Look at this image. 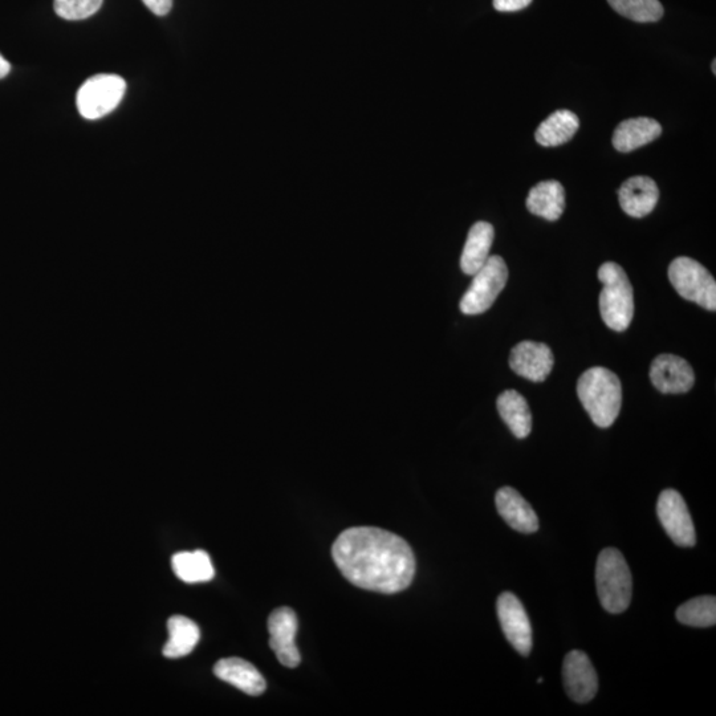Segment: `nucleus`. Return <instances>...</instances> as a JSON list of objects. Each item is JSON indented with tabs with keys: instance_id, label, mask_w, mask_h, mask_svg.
I'll return each mask as SVG.
<instances>
[{
	"instance_id": "13",
	"label": "nucleus",
	"mask_w": 716,
	"mask_h": 716,
	"mask_svg": "<svg viewBox=\"0 0 716 716\" xmlns=\"http://www.w3.org/2000/svg\"><path fill=\"white\" fill-rule=\"evenodd\" d=\"M510 366L520 377L543 382L552 372L553 353L547 344L523 341L511 351Z\"/></svg>"
},
{
	"instance_id": "16",
	"label": "nucleus",
	"mask_w": 716,
	"mask_h": 716,
	"mask_svg": "<svg viewBox=\"0 0 716 716\" xmlns=\"http://www.w3.org/2000/svg\"><path fill=\"white\" fill-rule=\"evenodd\" d=\"M214 674L221 681L230 683L231 686L252 697H258L266 691V679L252 663L242 658L221 659L214 666Z\"/></svg>"
},
{
	"instance_id": "24",
	"label": "nucleus",
	"mask_w": 716,
	"mask_h": 716,
	"mask_svg": "<svg viewBox=\"0 0 716 716\" xmlns=\"http://www.w3.org/2000/svg\"><path fill=\"white\" fill-rule=\"evenodd\" d=\"M675 617L683 625L710 628L716 624V598L714 596L693 598L679 606Z\"/></svg>"
},
{
	"instance_id": "3",
	"label": "nucleus",
	"mask_w": 716,
	"mask_h": 716,
	"mask_svg": "<svg viewBox=\"0 0 716 716\" xmlns=\"http://www.w3.org/2000/svg\"><path fill=\"white\" fill-rule=\"evenodd\" d=\"M598 280L602 283V320L613 331H626L634 316V292L628 275L617 263L606 262L598 270Z\"/></svg>"
},
{
	"instance_id": "18",
	"label": "nucleus",
	"mask_w": 716,
	"mask_h": 716,
	"mask_svg": "<svg viewBox=\"0 0 716 716\" xmlns=\"http://www.w3.org/2000/svg\"><path fill=\"white\" fill-rule=\"evenodd\" d=\"M494 238L495 230L491 223L478 222L471 227L461 256V268L466 275L474 276L487 262Z\"/></svg>"
},
{
	"instance_id": "25",
	"label": "nucleus",
	"mask_w": 716,
	"mask_h": 716,
	"mask_svg": "<svg viewBox=\"0 0 716 716\" xmlns=\"http://www.w3.org/2000/svg\"><path fill=\"white\" fill-rule=\"evenodd\" d=\"M613 10L637 23H654L662 19L663 7L659 0H608Z\"/></svg>"
},
{
	"instance_id": "2",
	"label": "nucleus",
	"mask_w": 716,
	"mask_h": 716,
	"mask_svg": "<svg viewBox=\"0 0 716 716\" xmlns=\"http://www.w3.org/2000/svg\"><path fill=\"white\" fill-rule=\"evenodd\" d=\"M577 394L596 426L606 429L616 422L621 412L622 386L612 370L601 366L588 369L577 382Z\"/></svg>"
},
{
	"instance_id": "5",
	"label": "nucleus",
	"mask_w": 716,
	"mask_h": 716,
	"mask_svg": "<svg viewBox=\"0 0 716 716\" xmlns=\"http://www.w3.org/2000/svg\"><path fill=\"white\" fill-rule=\"evenodd\" d=\"M669 279L683 299L701 305L707 311L716 309V283L714 276L697 260L677 258L669 267Z\"/></svg>"
},
{
	"instance_id": "7",
	"label": "nucleus",
	"mask_w": 716,
	"mask_h": 716,
	"mask_svg": "<svg viewBox=\"0 0 716 716\" xmlns=\"http://www.w3.org/2000/svg\"><path fill=\"white\" fill-rule=\"evenodd\" d=\"M126 91L125 80L117 75H96L77 92V109L87 120H99L119 107Z\"/></svg>"
},
{
	"instance_id": "19",
	"label": "nucleus",
	"mask_w": 716,
	"mask_h": 716,
	"mask_svg": "<svg viewBox=\"0 0 716 716\" xmlns=\"http://www.w3.org/2000/svg\"><path fill=\"white\" fill-rule=\"evenodd\" d=\"M527 209L547 221H557L565 209V190L557 181H544L532 187L527 198Z\"/></svg>"
},
{
	"instance_id": "27",
	"label": "nucleus",
	"mask_w": 716,
	"mask_h": 716,
	"mask_svg": "<svg viewBox=\"0 0 716 716\" xmlns=\"http://www.w3.org/2000/svg\"><path fill=\"white\" fill-rule=\"evenodd\" d=\"M532 0H494V7L499 12H516L530 6Z\"/></svg>"
},
{
	"instance_id": "4",
	"label": "nucleus",
	"mask_w": 716,
	"mask_h": 716,
	"mask_svg": "<svg viewBox=\"0 0 716 716\" xmlns=\"http://www.w3.org/2000/svg\"><path fill=\"white\" fill-rule=\"evenodd\" d=\"M596 585L602 608L620 614L629 608L633 579L624 555L616 548H606L597 559Z\"/></svg>"
},
{
	"instance_id": "1",
	"label": "nucleus",
	"mask_w": 716,
	"mask_h": 716,
	"mask_svg": "<svg viewBox=\"0 0 716 716\" xmlns=\"http://www.w3.org/2000/svg\"><path fill=\"white\" fill-rule=\"evenodd\" d=\"M336 567L355 587L393 595L410 587L416 556L402 537L374 527L345 530L332 547Z\"/></svg>"
},
{
	"instance_id": "17",
	"label": "nucleus",
	"mask_w": 716,
	"mask_h": 716,
	"mask_svg": "<svg viewBox=\"0 0 716 716\" xmlns=\"http://www.w3.org/2000/svg\"><path fill=\"white\" fill-rule=\"evenodd\" d=\"M661 133V124L649 117L625 120L614 130L613 146L618 152L630 153L657 140Z\"/></svg>"
},
{
	"instance_id": "6",
	"label": "nucleus",
	"mask_w": 716,
	"mask_h": 716,
	"mask_svg": "<svg viewBox=\"0 0 716 716\" xmlns=\"http://www.w3.org/2000/svg\"><path fill=\"white\" fill-rule=\"evenodd\" d=\"M507 280L508 268L504 259L498 255L488 256L487 262L474 275L473 283L463 295L459 304L462 313L474 316L488 311L506 287Z\"/></svg>"
},
{
	"instance_id": "15",
	"label": "nucleus",
	"mask_w": 716,
	"mask_h": 716,
	"mask_svg": "<svg viewBox=\"0 0 716 716\" xmlns=\"http://www.w3.org/2000/svg\"><path fill=\"white\" fill-rule=\"evenodd\" d=\"M658 199L657 183L650 177L629 178L618 190L621 209L632 218H644L652 213L656 209Z\"/></svg>"
},
{
	"instance_id": "9",
	"label": "nucleus",
	"mask_w": 716,
	"mask_h": 716,
	"mask_svg": "<svg viewBox=\"0 0 716 716\" xmlns=\"http://www.w3.org/2000/svg\"><path fill=\"white\" fill-rule=\"evenodd\" d=\"M498 618L504 636L512 648L524 657L532 650V626L522 601L511 592H504L496 602Z\"/></svg>"
},
{
	"instance_id": "21",
	"label": "nucleus",
	"mask_w": 716,
	"mask_h": 716,
	"mask_svg": "<svg viewBox=\"0 0 716 716\" xmlns=\"http://www.w3.org/2000/svg\"><path fill=\"white\" fill-rule=\"evenodd\" d=\"M580 128L579 117L571 111H557L539 125L535 133L537 144L553 148L567 144Z\"/></svg>"
},
{
	"instance_id": "10",
	"label": "nucleus",
	"mask_w": 716,
	"mask_h": 716,
	"mask_svg": "<svg viewBox=\"0 0 716 716\" xmlns=\"http://www.w3.org/2000/svg\"><path fill=\"white\" fill-rule=\"evenodd\" d=\"M298 625V616L294 610L287 606L274 610L268 618L270 648L278 657L279 662L288 669H295L301 661L300 652L295 642Z\"/></svg>"
},
{
	"instance_id": "30",
	"label": "nucleus",
	"mask_w": 716,
	"mask_h": 716,
	"mask_svg": "<svg viewBox=\"0 0 716 716\" xmlns=\"http://www.w3.org/2000/svg\"><path fill=\"white\" fill-rule=\"evenodd\" d=\"M715 65H716V60L713 61V73H714V75H715V73H716Z\"/></svg>"
},
{
	"instance_id": "20",
	"label": "nucleus",
	"mask_w": 716,
	"mask_h": 716,
	"mask_svg": "<svg viewBox=\"0 0 716 716\" xmlns=\"http://www.w3.org/2000/svg\"><path fill=\"white\" fill-rule=\"evenodd\" d=\"M498 412L516 438L524 439L531 434L532 414L526 398L516 390H506L496 401Z\"/></svg>"
},
{
	"instance_id": "12",
	"label": "nucleus",
	"mask_w": 716,
	"mask_h": 716,
	"mask_svg": "<svg viewBox=\"0 0 716 716\" xmlns=\"http://www.w3.org/2000/svg\"><path fill=\"white\" fill-rule=\"evenodd\" d=\"M650 380L663 394L687 393L694 386V370L685 358L661 355L650 366Z\"/></svg>"
},
{
	"instance_id": "11",
	"label": "nucleus",
	"mask_w": 716,
	"mask_h": 716,
	"mask_svg": "<svg viewBox=\"0 0 716 716\" xmlns=\"http://www.w3.org/2000/svg\"><path fill=\"white\" fill-rule=\"evenodd\" d=\"M563 681L565 691L573 702H591L598 691V678L595 667L587 654L580 650L568 653L563 663Z\"/></svg>"
},
{
	"instance_id": "31",
	"label": "nucleus",
	"mask_w": 716,
	"mask_h": 716,
	"mask_svg": "<svg viewBox=\"0 0 716 716\" xmlns=\"http://www.w3.org/2000/svg\"><path fill=\"white\" fill-rule=\"evenodd\" d=\"M537 683H543V678L537 679Z\"/></svg>"
},
{
	"instance_id": "23",
	"label": "nucleus",
	"mask_w": 716,
	"mask_h": 716,
	"mask_svg": "<svg viewBox=\"0 0 716 716\" xmlns=\"http://www.w3.org/2000/svg\"><path fill=\"white\" fill-rule=\"evenodd\" d=\"M172 567L178 579L187 584L207 583L215 576L213 563L205 551L179 552L173 556Z\"/></svg>"
},
{
	"instance_id": "26",
	"label": "nucleus",
	"mask_w": 716,
	"mask_h": 716,
	"mask_svg": "<svg viewBox=\"0 0 716 716\" xmlns=\"http://www.w3.org/2000/svg\"><path fill=\"white\" fill-rule=\"evenodd\" d=\"M104 0H55L56 14L65 20H83L95 15Z\"/></svg>"
},
{
	"instance_id": "22",
	"label": "nucleus",
	"mask_w": 716,
	"mask_h": 716,
	"mask_svg": "<svg viewBox=\"0 0 716 716\" xmlns=\"http://www.w3.org/2000/svg\"><path fill=\"white\" fill-rule=\"evenodd\" d=\"M169 641L164 646L166 658H182L189 656L198 645L201 632L198 625L190 618L173 616L168 622Z\"/></svg>"
},
{
	"instance_id": "14",
	"label": "nucleus",
	"mask_w": 716,
	"mask_h": 716,
	"mask_svg": "<svg viewBox=\"0 0 716 716\" xmlns=\"http://www.w3.org/2000/svg\"><path fill=\"white\" fill-rule=\"evenodd\" d=\"M495 504L504 522L515 531L522 534H535L539 530V518L534 508L515 488H500L496 492Z\"/></svg>"
},
{
	"instance_id": "29",
	"label": "nucleus",
	"mask_w": 716,
	"mask_h": 716,
	"mask_svg": "<svg viewBox=\"0 0 716 716\" xmlns=\"http://www.w3.org/2000/svg\"><path fill=\"white\" fill-rule=\"evenodd\" d=\"M11 71V64L0 54V79L6 77Z\"/></svg>"
},
{
	"instance_id": "8",
	"label": "nucleus",
	"mask_w": 716,
	"mask_h": 716,
	"mask_svg": "<svg viewBox=\"0 0 716 716\" xmlns=\"http://www.w3.org/2000/svg\"><path fill=\"white\" fill-rule=\"evenodd\" d=\"M657 515L663 530L678 547L691 548L697 544L693 519L685 499L678 491H662L657 503Z\"/></svg>"
},
{
	"instance_id": "28",
	"label": "nucleus",
	"mask_w": 716,
	"mask_h": 716,
	"mask_svg": "<svg viewBox=\"0 0 716 716\" xmlns=\"http://www.w3.org/2000/svg\"><path fill=\"white\" fill-rule=\"evenodd\" d=\"M142 2L158 16L168 15L173 7V0H142Z\"/></svg>"
}]
</instances>
